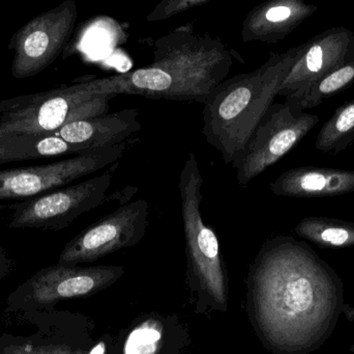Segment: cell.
Wrapping results in <instances>:
<instances>
[{
  "mask_svg": "<svg viewBox=\"0 0 354 354\" xmlns=\"http://www.w3.org/2000/svg\"><path fill=\"white\" fill-rule=\"evenodd\" d=\"M232 56L225 44L199 35L192 25L156 39L149 66L104 78L83 81L91 95H138L149 99L204 104L216 85L227 79Z\"/></svg>",
  "mask_w": 354,
  "mask_h": 354,
  "instance_id": "1",
  "label": "cell"
},
{
  "mask_svg": "<svg viewBox=\"0 0 354 354\" xmlns=\"http://www.w3.org/2000/svg\"><path fill=\"white\" fill-rule=\"evenodd\" d=\"M301 51L299 45L272 53L253 72L225 79L208 96L202 112V133L225 163L232 164L241 155Z\"/></svg>",
  "mask_w": 354,
  "mask_h": 354,
  "instance_id": "2",
  "label": "cell"
},
{
  "mask_svg": "<svg viewBox=\"0 0 354 354\" xmlns=\"http://www.w3.org/2000/svg\"><path fill=\"white\" fill-rule=\"evenodd\" d=\"M115 95L87 93L83 81L0 100V135L54 134L66 125L107 114Z\"/></svg>",
  "mask_w": 354,
  "mask_h": 354,
  "instance_id": "3",
  "label": "cell"
},
{
  "mask_svg": "<svg viewBox=\"0 0 354 354\" xmlns=\"http://www.w3.org/2000/svg\"><path fill=\"white\" fill-rule=\"evenodd\" d=\"M203 182L195 153L189 152L178 181L187 257L202 290L212 303L225 310L228 289L222 267L220 243L216 233L204 224L202 218Z\"/></svg>",
  "mask_w": 354,
  "mask_h": 354,
  "instance_id": "4",
  "label": "cell"
},
{
  "mask_svg": "<svg viewBox=\"0 0 354 354\" xmlns=\"http://www.w3.org/2000/svg\"><path fill=\"white\" fill-rule=\"evenodd\" d=\"M319 116L287 103L268 108L241 155L232 162L236 180L247 186L256 177L282 159L319 123Z\"/></svg>",
  "mask_w": 354,
  "mask_h": 354,
  "instance_id": "5",
  "label": "cell"
},
{
  "mask_svg": "<svg viewBox=\"0 0 354 354\" xmlns=\"http://www.w3.org/2000/svg\"><path fill=\"white\" fill-rule=\"evenodd\" d=\"M77 18L76 2L64 0L16 31L8 46L14 51L12 77L30 78L49 68L68 46Z\"/></svg>",
  "mask_w": 354,
  "mask_h": 354,
  "instance_id": "6",
  "label": "cell"
},
{
  "mask_svg": "<svg viewBox=\"0 0 354 354\" xmlns=\"http://www.w3.org/2000/svg\"><path fill=\"white\" fill-rule=\"evenodd\" d=\"M112 174L104 172L86 181L54 189L10 206L8 228L62 230L83 213L101 206L111 186Z\"/></svg>",
  "mask_w": 354,
  "mask_h": 354,
  "instance_id": "7",
  "label": "cell"
},
{
  "mask_svg": "<svg viewBox=\"0 0 354 354\" xmlns=\"http://www.w3.org/2000/svg\"><path fill=\"white\" fill-rule=\"evenodd\" d=\"M124 269L116 266H50L25 281L8 297V310L35 311L64 299L91 297L114 284Z\"/></svg>",
  "mask_w": 354,
  "mask_h": 354,
  "instance_id": "8",
  "label": "cell"
},
{
  "mask_svg": "<svg viewBox=\"0 0 354 354\" xmlns=\"http://www.w3.org/2000/svg\"><path fill=\"white\" fill-rule=\"evenodd\" d=\"M127 143L95 149L52 163L0 170V201L23 200L66 187L120 159Z\"/></svg>",
  "mask_w": 354,
  "mask_h": 354,
  "instance_id": "9",
  "label": "cell"
},
{
  "mask_svg": "<svg viewBox=\"0 0 354 354\" xmlns=\"http://www.w3.org/2000/svg\"><path fill=\"white\" fill-rule=\"evenodd\" d=\"M147 222L149 204L145 200L126 204L72 239L60 253L57 264L75 267L136 245L145 237Z\"/></svg>",
  "mask_w": 354,
  "mask_h": 354,
  "instance_id": "10",
  "label": "cell"
},
{
  "mask_svg": "<svg viewBox=\"0 0 354 354\" xmlns=\"http://www.w3.org/2000/svg\"><path fill=\"white\" fill-rule=\"evenodd\" d=\"M354 53V33L335 26L301 44V51L283 79L278 96L295 105L326 75L344 64Z\"/></svg>",
  "mask_w": 354,
  "mask_h": 354,
  "instance_id": "11",
  "label": "cell"
},
{
  "mask_svg": "<svg viewBox=\"0 0 354 354\" xmlns=\"http://www.w3.org/2000/svg\"><path fill=\"white\" fill-rule=\"evenodd\" d=\"M317 10V6L301 0L263 2L252 8L243 20L241 39L245 43H278L301 26Z\"/></svg>",
  "mask_w": 354,
  "mask_h": 354,
  "instance_id": "12",
  "label": "cell"
},
{
  "mask_svg": "<svg viewBox=\"0 0 354 354\" xmlns=\"http://www.w3.org/2000/svg\"><path fill=\"white\" fill-rule=\"evenodd\" d=\"M140 130L138 109L126 108L113 114L71 123L54 135L71 145L95 150L126 143V139Z\"/></svg>",
  "mask_w": 354,
  "mask_h": 354,
  "instance_id": "13",
  "label": "cell"
},
{
  "mask_svg": "<svg viewBox=\"0 0 354 354\" xmlns=\"http://www.w3.org/2000/svg\"><path fill=\"white\" fill-rule=\"evenodd\" d=\"M270 191L282 197L315 199L354 193V170L299 166L270 183Z\"/></svg>",
  "mask_w": 354,
  "mask_h": 354,
  "instance_id": "14",
  "label": "cell"
},
{
  "mask_svg": "<svg viewBox=\"0 0 354 354\" xmlns=\"http://www.w3.org/2000/svg\"><path fill=\"white\" fill-rule=\"evenodd\" d=\"M93 150L71 145L54 134L8 133L0 135V164L39 158L80 155Z\"/></svg>",
  "mask_w": 354,
  "mask_h": 354,
  "instance_id": "15",
  "label": "cell"
},
{
  "mask_svg": "<svg viewBox=\"0 0 354 354\" xmlns=\"http://www.w3.org/2000/svg\"><path fill=\"white\" fill-rule=\"evenodd\" d=\"M354 143V99L344 102L324 123L316 139L318 151L333 155Z\"/></svg>",
  "mask_w": 354,
  "mask_h": 354,
  "instance_id": "16",
  "label": "cell"
},
{
  "mask_svg": "<svg viewBox=\"0 0 354 354\" xmlns=\"http://www.w3.org/2000/svg\"><path fill=\"white\" fill-rule=\"evenodd\" d=\"M354 85V53L342 66L326 75L311 87L295 106L305 112L324 103L326 100Z\"/></svg>",
  "mask_w": 354,
  "mask_h": 354,
  "instance_id": "17",
  "label": "cell"
},
{
  "mask_svg": "<svg viewBox=\"0 0 354 354\" xmlns=\"http://www.w3.org/2000/svg\"><path fill=\"white\" fill-rule=\"evenodd\" d=\"M301 232H318V237L324 242L334 245H343L351 238V230L349 227L326 224L324 220H306L299 226Z\"/></svg>",
  "mask_w": 354,
  "mask_h": 354,
  "instance_id": "18",
  "label": "cell"
},
{
  "mask_svg": "<svg viewBox=\"0 0 354 354\" xmlns=\"http://www.w3.org/2000/svg\"><path fill=\"white\" fill-rule=\"evenodd\" d=\"M209 0H163L147 17V22H157L172 18L176 15L199 8Z\"/></svg>",
  "mask_w": 354,
  "mask_h": 354,
  "instance_id": "19",
  "label": "cell"
},
{
  "mask_svg": "<svg viewBox=\"0 0 354 354\" xmlns=\"http://www.w3.org/2000/svg\"><path fill=\"white\" fill-rule=\"evenodd\" d=\"M0 354H83L72 353L64 347L53 345H35L24 342L22 344L4 345L0 349Z\"/></svg>",
  "mask_w": 354,
  "mask_h": 354,
  "instance_id": "20",
  "label": "cell"
},
{
  "mask_svg": "<svg viewBox=\"0 0 354 354\" xmlns=\"http://www.w3.org/2000/svg\"><path fill=\"white\" fill-rule=\"evenodd\" d=\"M12 260L8 258L6 249L0 245V281L6 278L12 272Z\"/></svg>",
  "mask_w": 354,
  "mask_h": 354,
  "instance_id": "21",
  "label": "cell"
},
{
  "mask_svg": "<svg viewBox=\"0 0 354 354\" xmlns=\"http://www.w3.org/2000/svg\"><path fill=\"white\" fill-rule=\"evenodd\" d=\"M104 353V344H100L99 346L97 347V348L93 349V351H91L89 354H103ZM84 354V353H83Z\"/></svg>",
  "mask_w": 354,
  "mask_h": 354,
  "instance_id": "22",
  "label": "cell"
}]
</instances>
